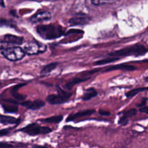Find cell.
Returning a JSON list of instances; mask_svg holds the SVG:
<instances>
[{
    "mask_svg": "<svg viewBox=\"0 0 148 148\" xmlns=\"http://www.w3.org/2000/svg\"><path fill=\"white\" fill-rule=\"evenodd\" d=\"M36 30L42 38L46 40L57 38L64 34L62 27L56 25H42L38 26Z\"/></svg>",
    "mask_w": 148,
    "mask_h": 148,
    "instance_id": "cell-1",
    "label": "cell"
},
{
    "mask_svg": "<svg viewBox=\"0 0 148 148\" xmlns=\"http://www.w3.org/2000/svg\"><path fill=\"white\" fill-rule=\"evenodd\" d=\"M147 52V49L144 46L140 44H135L129 47L119 50L114 53H110L111 56H141Z\"/></svg>",
    "mask_w": 148,
    "mask_h": 148,
    "instance_id": "cell-2",
    "label": "cell"
},
{
    "mask_svg": "<svg viewBox=\"0 0 148 148\" xmlns=\"http://www.w3.org/2000/svg\"><path fill=\"white\" fill-rule=\"evenodd\" d=\"M1 53L6 59L10 61H12V62L20 60L26 54L24 49L20 47H17V46L9 47L4 50H1Z\"/></svg>",
    "mask_w": 148,
    "mask_h": 148,
    "instance_id": "cell-3",
    "label": "cell"
},
{
    "mask_svg": "<svg viewBox=\"0 0 148 148\" xmlns=\"http://www.w3.org/2000/svg\"><path fill=\"white\" fill-rule=\"evenodd\" d=\"M20 131L26 133L30 136H36L38 134H46L51 132L52 130L49 127H40L37 124H31L21 129Z\"/></svg>",
    "mask_w": 148,
    "mask_h": 148,
    "instance_id": "cell-4",
    "label": "cell"
},
{
    "mask_svg": "<svg viewBox=\"0 0 148 148\" xmlns=\"http://www.w3.org/2000/svg\"><path fill=\"white\" fill-rule=\"evenodd\" d=\"M46 49H47V46L46 45L36 41V40L29 42L23 48L25 52L28 55H35L43 53L46 51Z\"/></svg>",
    "mask_w": 148,
    "mask_h": 148,
    "instance_id": "cell-5",
    "label": "cell"
},
{
    "mask_svg": "<svg viewBox=\"0 0 148 148\" xmlns=\"http://www.w3.org/2000/svg\"><path fill=\"white\" fill-rule=\"evenodd\" d=\"M72 94L69 92H64V90H59V93L53 94V95H49L46 98V101L48 103L52 105H58V104L64 103L65 102L68 101L70 98Z\"/></svg>",
    "mask_w": 148,
    "mask_h": 148,
    "instance_id": "cell-6",
    "label": "cell"
},
{
    "mask_svg": "<svg viewBox=\"0 0 148 148\" xmlns=\"http://www.w3.org/2000/svg\"><path fill=\"white\" fill-rule=\"evenodd\" d=\"M90 20V17L87 14H77L72 17L69 22L71 25H82L89 23Z\"/></svg>",
    "mask_w": 148,
    "mask_h": 148,
    "instance_id": "cell-7",
    "label": "cell"
},
{
    "mask_svg": "<svg viewBox=\"0 0 148 148\" xmlns=\"http://www.w3.org/2000/svg\"><path fill=\"white\" fill-rule=\"evenodd\" d=\"M51 19V14L49 11H40L33 15L30 18V21L33 23H42L44 21H48V20Z\"/></svg>",
    "mask_w": 148,
    "mask_h": 148,
    "instance_id": "cell-8",
    "label": "cell"
},
{
    "mask_svg": "<svg viewBox=\"0 0 148 148\" xmlns=\"http://www.w3.org/2000/svg\"><path fill=\"white\" fill-rule=\"evenodd\" d=\"M20 104L27 109L31 110L40 109L45 106V103L41 100H36L34 101H25V102H23Z\"/></svg>",
    "mask_w": 148,
    "mask_h": 148,
    "instance_id": "cell-9",
    "label": "cell"
},
{
    "mask_svg": "<svg viewBox=\"0 0 148 148\" xmlns=\"http://www.w3.org/2000/svg\"><path fill=\"white\" fill-rule=\"evenodd\" d=\"M4 41L7 42L10 44H17L20 45L24 41V38L23 37L14 36V35H6L4 36Z\"/></svg>",
    "mask_w": 148,
    "mask_h": 148,
    "instance_id": "cell-10",
    "label": "cell"
},
{
    "mask_svg": "<svg viewBox=\"0 0 148 148\" xmlns=\"http://www.w3.org/2000/svg\"><path fill=\"white\" fill-rule=\"evenodd\" d=\"M95 112V110H85V111H79V112L76 113V114H72L69 116L67 119H66V121H73V120L76 119L80 118V117L86 116H90L92 114Z\"/></svg>",
    "mask_w": 148,
    "mask_h": 148,
    "instance_id": "cell-11",
    "label": "cell"
},
{
    "mask_svg": "<svg viewBox=\"0 0 148 148\" xmlns=\"http://www.w3.org/2000/svg\"><path fill=\"white\" fill-rule=\"evenodd\" d=\"M117 69H121V70H127V71H134L136 69L135 66H132L130 64H122L116 65V66H110L107 67L105 72H108V71L112 70H117Z\"/></svg>",
    "mask_w": 148,
    "mask_h": 148,
    "instance_id": "cell-12",
    "label": "cell"
},
{
    "mask_svg": "<svg viewBox=\"0 0 148 148\" xmlns=\"http://www.w3.org/2000/svg\"><path fill=\"white\" fill-rule=\"evenodd\" d=\"M136 114H137V110L136 109H131L130 111H127L124 114V115L123 116V117H121L120 119L119 123L120 124H121V125H125V124H127L128 123V119L130 117H132L134 116H135Z\"/></svg>",
    "mask_w": 148,
    "mask_h": 148,
    "instance_id": "cell-13",
    "label": "cell"
},
{
    "mask_svg": "<svg viewBox=\"0 0 148 148\" xmlns=\"http://www.w3.org/2000/svg\"><path fill=\"white\" fill-rule=\"evenodd\" d=\"M57 65H58L57 62H53V63H51V64H49L46 65L45 66H43V68L41 69V71H40V75H49L50 72H51L52 71L54 70V69H56Z\"/></svg>",
    "mask_w": 148,
    "mask_h": 148,
    "instance_id": "cell-14",
    "label": "cell"
},
{
    "mask_svg": "<svg viewBox=\"0 0 148 148\" xmlns=\"http://www.w3.org/2000/svg\"><path fill=\"white\" fill-rule=\"evenodd\" d=\"M17 122V119L10 116L0 115V123L4 124H14Z\"/></svg>",
    "mask_w": 148,
    "mask_h": 148,
    "instance_id": "cell-15",
    "label": "cell"
},
{
    "mask_svg": "<svg viewBox=\"0 0 148 148\" xmlns=\"http://www.w3.org/2000/svg\"><path fill=\"white\" fill-rule=\"evenodd\" d=\"M24 85H25V84H20V85H16V86H14L12 88V96L17 100H19V101H23V100L25 99V95H20V94H19L17 92V90H18L19 88H20L21 87H23Z\"/></svg>",
    "mask_w": 148,
    "mask_h": 148,
    "instance_id": "cell-16",
    "label": "cell"
},
{
    "mask_svg": "<svg viewBox=\"0 0 148 148\" xmlns=\"http://www.w3.org/2000/svg\"><path fill=\"white\" fill-rule=\"evenodd\" d=\"M97 95H98V92L94 88H89V89L86 90V91L85 92L83 96H82V99L84 101H89L91 98L96 96Z\"/></svg>",
    "mask_w": 148,
    "mask_h": 148,
    "instance_id": "cell-17",
    "label": "cell"
},
{
    "mask_svg": "<svg viewBox=\"0 0 148 148\" xmlns=\"http://www.w3.org/2000/svg\"><path fill=\"white\" fill-rule=\"evenodd\" d=\"M63 119V116L62 115H58V116H53L49 117V118L45 119H42L41 121L45 123H49V124H57V123L61 122Z\"/></svg>",
    "mask_w": 148,
    "mask_h": 148,
    "instance_id": "cell-18",
    "label": "cell"
},
{
    "mask_svg": "<svg viewBox=\"0 0 148 148\" xmlns=\"http://www.w3.org/2000/svg\"><path fill=\"white\" fill-rule=\"evenodd\" d=\"M2 107L4 108V111L7 113H15L18 111L17 106L15 104H2Z\"/></svg>",
    "mask_w": 148,
    "mask_h": 148,
    "instance_id": "cell-19",
    "label": "cell"
},
{
    "mask_svg": "<svg viewBox=\"0 0 148 148\" xmlns=\"http://www.w3.org/2000/svg\"><path fill=\"white\" fill-rule=\"evenodd\" d=\"M85 80H88V78H84V79H82V78H75V79H73L70 82L66 84V88H68V89H71L75 85L80 83V82H85Z\"/></svg>",
    "mask_w": 148,
    "mask_h": 148,
    "instance_id": "cell-20",
    "label": "cell"
},
{
    "mask_svg": "<svg viewBox=\"0 0 148 148\" xmlns=\"http://www.w3.org/2000/svg\"><path fill=\"white\" fill-rule=\"evenodd\" d=\"M145 90H148V88H136V89H134L132 90L127 92V93L126 94V95H127V98H131V97H133L134 96V95H136L137 93H139V92H143V91H145Z\"/></svg>",
    "mask_w": 148,
    "mask_h": 148,
    "instance_id": "cell-21",
    "label": "cell"
},
{
    "mask_svg": "<svg viewBox=\"0 0 148 148\" xmlns=\"http://www.w3.org/2000/svg\"><path fill=\"white\" fill-rule=\"evenodd\" d=\"M117 0H91V2L96 6L104 5V4H113L116 2Z\"/></svg>",
    "mask_w": 148,
    "mask_h": 148,
    "instance_id": "cell-22",
    "label": "cell"
},
{
    "mask_svg": "<svg viewBox=\"0 0 148 148\" xmlns=\"http://www.w3.org/2000/svg\"><path fill=\"white\" fill-rule=\"evenodd\" d=\"M119 59V58H115V57H109V58H106V59H102V60L98 61L95 63V65H103V64H108L111 63V62H114L115 61H117Z\"/></svg>",
    "mask_w": 148,
    "mask_h": 148,
    "instance_id": "cell-23",
    "label": "cell"
},
{
    "mask_svg": "<svg viewBox=\"0 0 148 148\" xmlns=\"http://www.w3.org/2000/svg\"><path fill=\"white\" fill-rule=\"evenodd\" d=\"M2 26H10V27H14V25L12 24V21L5 20V19L0 18V27Z\"/></svg>",
    "mask_w": 148,
    "mask_h": 148,
    "instance_id": "cell-24",
    "label": "cell"
},
{
    "mask_svg": "<svg viewBox=\"0 0 148 148\" xmlns=\"http://www.w3.org/2000/svg\"><path fill=\"white\" fill-rule=\"evenodd\" d=\"M0 148H14V147L7 143H0Z\"/></svg>",
    "mask_w": 148,
    "mask_h": 148,
    "instance_id": "cell-25",
    "label": "cell"
},
{
    "mask_svg": "<svg viewBox=\"0 0 148 148\" xmlns=\"http://www.w3.org/2000/svg\"><path fill=\"white\" fill-rule=\"evenodd\" d=\"M9 132H10V130H0V137H2V136L7 135V134H9Z\"/></svg>",
    "mask_w": 148,
    "mask_h": 148,
    "instance_id": "cell-26",
    "label": "cell"
},
{
    "mask_svg": "<svg viewBox=\"0 0 148 148\" xmlns=\"http://www.w3.org/2000/svg\"><path fill=\"white\" fill-rule=\"evenodd\" d=\"M140 111H141V112L145 113V114H148V106H143L140 108Z\"/></svg>",
    "mask_w": 148,
    "mask_h": 148,
    "instance_id": "cell-27",
    "label": "cell"
},
{
    "mask_svg": "<svg viewBox=\"0 0 148 148\" xmlns=\"http://www.w3.org/2000/svg\"><path fill=\"white\" fill-rule=\"evenodd\" d=\"M99 113L101 115H104V116H108V115H110V113L108 112V111H102V110H100L99 111Z\"/></svg>",
    "mask_w": 148,
    "mask_h": 148,
    "instance_id": "cell-28",
    "label": "cell"
},
{
    "mask_svg": "<svg viewBox=\"0 0 148 148\" xmlns=\"http://www.w3.org/2000/svg\"><path fill=\"white\" fill-rule=\"evenodd\" d=\"M35 148H48L47 147H45V146H40V145H36Z\"/></svg>",
    "mask_w": 148,
    "mask_h": 148,
    "instance_id": "cell-29",
    "label": "cell"
},
{
    "mask_svg": "<svg viewBox=\"0 0 148 148\" xmlns=\"http://www.w3.org/2000/svg\"><path fill=\"white\" fill-rule=\"evenodd\" d=\"M0 6H3V7H4V2H3V0H0Z\"/></svg>",
    "mask_w": 148,
    "mask_h": 148,
    "instance_id": "cell-30",
    "label": "cell"
},
{
    "mask_svg": "<svg viewBox=\"0 0 148 148\" xmlns=\"http://www.w3.org/2000/svg\"><path fill=\"white\" fill-rule=\"evenodd\" d=\"M145 80L147 81V82H148V77H146V78H145Z\"/></svg>",
    "mask_w": 148,
    "mask_h": 148,
    "instance_id": "cell-31",
    "label": "cell"
},
{
    "mask_svg": "<svg viewBox=\"0 0 148 148\" xmlns=\"http://www.w3.org/2000/svg\"><path fill=\"white\" fill-rule=\"evenodd\" d=\"M0 85H1V83H0Z\"/></svg>",
    "mask_w": 148,
    "mask_h": 148,
    "instance_id": "cell-32",
    "label": "cell"
}]
</instances>
